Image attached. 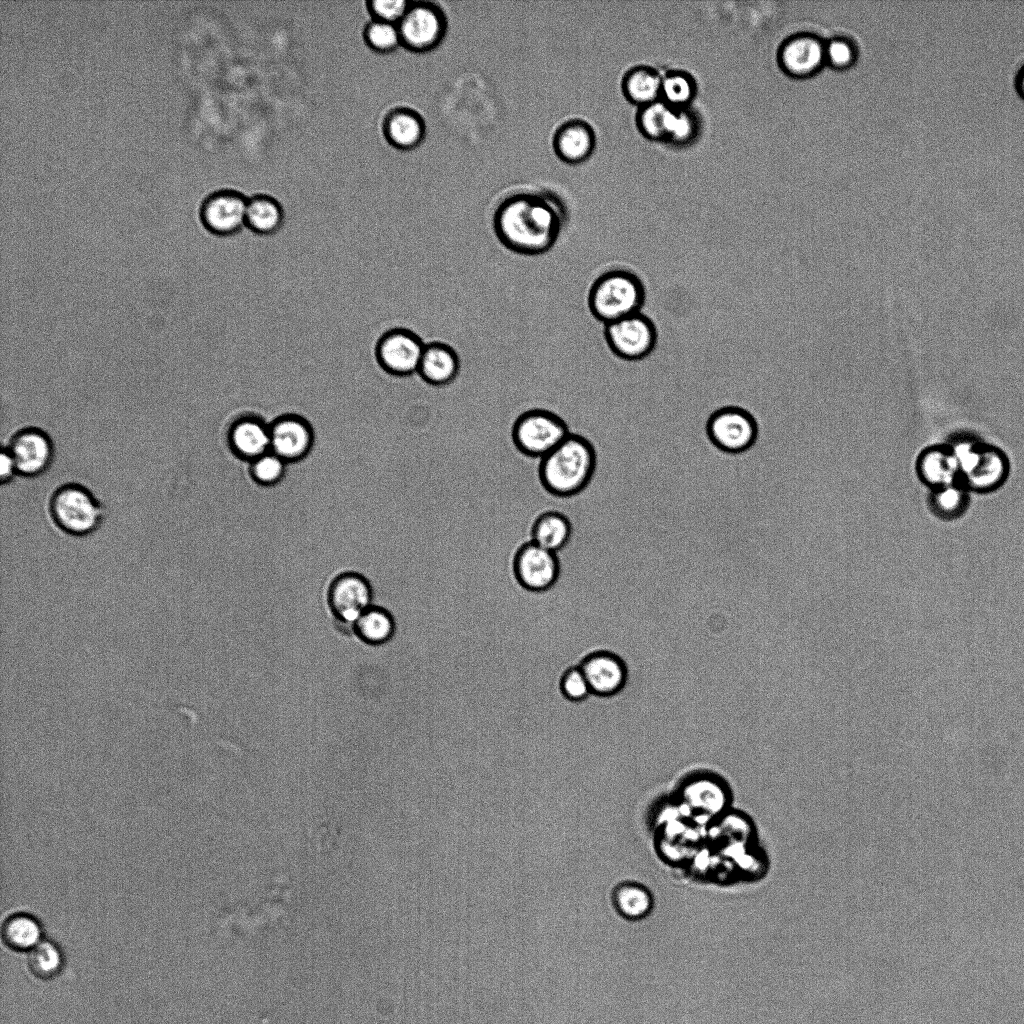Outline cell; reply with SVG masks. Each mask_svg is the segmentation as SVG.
<instances>
[{
    "label": "cell",
    "mask_w": 1024,
    "mask_h": 1024,
    "mask_svg": "<svg viewBox=\"0 0 1024 1024\" xmlns=\"http://www.w3.org/2000/svg\"><path fill=\"white\" fill-rule=\"evenodd\" d=\"M27 964L35 977L49 980L61 971L63 956L56 944L41 940L28 952Z\"/></svg>",
    "instance_id": "d6a6232c"
},
{
    "label": "cell",
    "mask_w": 1024,
    "mask_h": 1024,
    "mask_svg": "<svg viewBox=\"0 0 1024 1024\" xmlns=\"http://www.w3.org/2000/svg\"><path fill=\"white\" fill-rule=\"evenodd\" d=\"M248 199L231 189L211 192L202 200L199 208L203 227L219 237L238 233L246 226Z\"/></svg>",
    "instance_id": "5bb4252c"
},
{
    "label": "cell",
    "mask_w": 1024,
    "mask_h": 1024,
    "mask_svg": "<svg viewBox=\"0 0 1024 1024\" xmlns=\"http://www.w3.org/2000/svg\"><path fill=\"white\" fill-rule=\"evenodd\" d=\"M0 480L1 484H8L18 475L16 465L6 446L2 448L0 455Z\"/></svg>",
    "instance_id": "ab89813d"
},
{
    "label": "cell",
    "mask_w": 1024,
    "mask_h": 1024,
    "mask_svg": "<svg viewBox=\"0 0 1024 1024\" xmlns=\"http://www.w3.org/2000/svg\"><path fill=\"white\" fill-rule=\"evenodd\" d=\"M697 94L694 77L684 70H672L662 75L661 100L673 108H686Z\"/></svg>",
    "instance_id": "f1b7e54d"
},
{
    "label": "cell",
    "mask_w": 1024,
    "mask_h": 1024,
    "mask_svg": "<svg viewBox=\"0 0 1024 1024\" xmlns=\"http://www.w3.org/2000/svg\"><path fill=\"white\" fill-rule=\"evenodd\" d=\"M284 222V211L280 203L267 195L248 199L246 227L252 232L269 236L277 233Z\"/></svg>",
    "instance_id": "4316f807"
},
{
    "label": "cell",
    "mask_w": 1024,
    "mask_h": 1024,
    "mask_svg": "<svg viewBox=\"0 0 1024 1024\" xmlns=\"http://www.w3.org/2000/svg\"><path fill=\"white\" fill-rule=\"evenodd\" d=\"M701 121L691 108H673L664 143L675 147L692 144L699 136Z\"/></svg>",
    "instance_id": "1f68e13d"
},
{
    "label": "cell",
    "mask_w": 1024,
    "mask_h": 1024,
    "mask_svg": "<svg viewBox=\"0 0 1024 1024\" xmlns=\"http://www.w3.org/2000/svg\"><path fill=\"white\" fill-rule=\"evenodd\" d=\"M556 156L565 163L576 165L585 162L596 147V133L585 120L573 118L560 124L552 139Z\"/></svg>",
    "instance_id": "d6986e66"
},
{
    "label": "cell",
    "mask_w": 1024,
    "mask_h": 1024,
    "mask_svg": "<svg viewBox=\"0 0 1024 1024\" xmlns=\"http://www.w3.org/2000/svg\"><path fill=\"white\" fill-rule=\"evenodd\" d=\"M373 591L369 581L360 573L344 572L329 585L327 602L330 612L344 632L353 626L372 604Z\"/></svg>",
    "instance_id": "8fae6325"
},
{
    "label": "cell",
    "mask_w": 1024,
    "mask_h": 1024,
    "mask_svg": "<svg viewBox=\"0 0 1024 1024\" xmlns=\"http://www.w3.org/2000/svg\"><path fill=\"white\" fill-rule=\"evenodd\" d=\"M604 337L615 356L639 361L653 352L658 333L652 319L641 311L604 325Z\"/></svg>",
    "instance_id": "9c48e42d"
},
{
    "label": "cell",
    "mask_w": 1024,
    "mask_h": 1024,
    "mask_svg": "<svg viewBox=\"0 0 1024 1024\" xmlns=\"http://www.w3.org/2000/svg\"><path fill=\"white\" fill-rule=\"evenodd\" d=\"M425 344L412 330L390 329L376 344L377 363L389 375L410 376L417 373Z\"/></svg>",
    "instance_id": "4fadbf2b"
},
{
    "label": "cell",
    "mask_w": 1024,
    "mask_h": 1024,
    "mask_svg": "<svg viewBox=\"0 0 1024 1024\" xmlns=\"http://www.w3.org/2000/svg\"><path fill=\"white\" fill-rule=\"evenodd\" d=\"M383 128L387 141L401 150L416 148L426 135L423 117L417 111L407 107L391 111L384 121Z\"/></svg>",
    "instance_id": "7402d4cb"
},
{
    "label": "cell",
    "mask_w": 1024,
    "mask_h": 1024,
    "mask_svg": "<svg viewBox=\"0 0 1024 1024\" xmlns=\"http://www.w3.org/2000/svg\"><path fill=\"white\" fill-rule=\"evenodd\" d=\"M2 939L14 951H30L41 941V927L38 921L23 913L9 916L2 926Z\"/></svg>",
    "instance_id": "83f0119b"
},
{
    "label": "cell",
    "mask_w": 1024,
    "mask_h": 1024,
    "mask_svg": "<svg viewBox=\"0 0 1024 1024\" xmlns=\"http://www.w3.org/2000/svg\"><path fill=\"white\" fill-rule=\"evenodd\" d=\"M561 692L570 701L579 702L588 699L591 689L580 667H572L565 672L560 684Z\"/></svg>",
    "instance_id": "8d00e7d4"
},
{
    "label": "cell",
    "mask_w": 1024,
    "mask_h": 1024,
    "mask_svg": "<svg viewBox=\"0 0 1024 1024\" xmlns=\"http://www.w3.org/2000/svg\"><path fill=\"white\" fill-rule=\"evenodd\" d=\"M964 490L965 488L960 485L934 490L931 500L933 510L943 516L961 513L966 505Z\"/></svg>",
    "instance_id": "d590c367"
},
{
    "label": "cell",
    "mask_w": 1024,
    "mask_h": 1024,
    "mask_svg": "<svg viewBox=\"0 0 1024 1024\" xmlns=\"http://www.w3.org/2000/svg\"><path fill=\"white\" fill-rule=\"evenodd\" d=\"M411 2L404 0L396 1H371L368 3V9L373 15V19L385 21L389 23L399 24L407 10L410 7Z\"/></svg>",
    "instance_id": "74e56055"
},
{
    "label": "cell",
    "mask_w": 1024,
    "mask_h": 1024,
    "mask_svg": "<svg viewBox=\"0 0 1024 1024\" xmlns=\"http://www.w3.org/2000/svg\"><path fill=\"white\" fill-rule=\"evenodd\" d=\"M662 75L654 68L639 65L627 70L621 90L628 102L639 107L661 100Z\"/></svg>",
    "instance_id": "d4e9b609"
},
{
    "label": "cell",
    "mask_w": 1024,
    "mask_h": 1024,
    "mask_svg": "<svg viewBox=\"0 0 1024 1024\" xmlns=\"http://www.w3.org/2000/svg\"><path fill=\"white\" fill-rule=\"evenodd\" d=\"M1017 89L1020 95L1024 98V65L1017 76Z\"/></svg>",
    "instance_id": "60d3db41"
},
{
    "label": "cell",
    "mask_w": 1024,
    "mask_h": 1024,
    "mask_svg": "<svg viewBox=\"0 0 1024 1024\" xmlns=\"http://www.w3.org/2000/svg\"><path fill=\"white\" fill-rule=\"evenodd\" d=\"M395 630L392 614L383 607L371 605L358 618L352 632L368 645L381 646L392 639Z\"/></svg>",
    "instance_id": "484cf974"
},
{
    "label": "cell",
    "mask_w": 1024,
    "mask_h": 1024,
    "mask_svg": "<svg viewBox=\"0 0 1024 1024\" xmlns=\"http://www.w3.org/2000/svg\"><path fill=\"white\" fill-rule=\"evenodd\" d=\"M952 448L958 462L959 484L963 488L989 490L1007 478L1008 460L994 447L979 442H962Z\"/></svg>",
    "instance_id": "ba28073f"
},
{
    "label": "cell",
    "mask_w": 1024,
    "mask_h": 1024,
    "mask_svg": "<svg viewBox=\"0 0 1024 1024\" xmlns=\"http://www.w3.org/2000/svg\"><path fill=\"white\" fill-rule=\"evenodd\" d=\"M613 903L620 915L628 919H638L649 913L652 897L644 886L626 882L615 889Z\"/></svg>",
    "instance_id": "f546056e"
},
{
    "label": "cell",
    "mask_w": 1024,
    "mask_h": 1024,
    "mask_svg": "<svg viewBox=\"0 0 1024 1024\" xmlns=\"http://www.w3.org/2000/svg\"><path fill=\"white\" fill-rule=\"evenodd\" d=\"M572 532V523L564 513L548 510L539 514L533 521L530 541L557 553L567 546Z\"/></svg>",
    "instance_id": "cb8c5ba5"
},
{
    "label": "cell",
    "mask_w": 1024,
    "mask_h": 1024,
    "mask_svg": "<svg viewBox=\"0 0 1024 1024\" xmlns=\"http://www.w3.org/2000/svg\"><path fill=\"white\" fill-rule=\"evenodd\" d=\"M6 448L12 456L18 475L34 478L46 473L55 457L54 443L47 432L38 427H25L15 432Z\"/></svg>",
    "instance_id": "9a60e30c"
},
{
    "label": "cell",
    "mask_w": 1024,
    "mask_h": 1024,
    "mask_svg": "<svg viewBox=\"0 0 1024 1024\" xmlns=\"http://www.w3.org/2000/svg\"><path fill=\"white\" fill-rule=\"evenodd\" d=\"M227 441L238 458L252 462L270 451V430L260 417L244 415L229 427Z\"/></svg>",
    "instance_id": "ffe728a7"
},
{
    "label": "cell",
    "mask_w": 1024,
    "mask_h": 1024,
    "mask_svg": "<svg viewBox=\"0 0 1024 1024\" xmlns=\"http://www.w3.org/2000/svg\"><path fill=\"white\" fill-rule=\"evenodd\" d=\"M512 571L515 580L523 589L532 593H542L557 583L561 565L557 553L529 540L515 551Z\"/></svg>",
    "instance_id": "7c38bea8"
},
{
    "label": "cell",
    "mask_w": 1024,
    "mask_h": 1024,
    "mask_svg": "<svg viewBox=\"0 0 1024 1024\" xmlns=\"http://www.w3.org/2000/svg\"><path fill=\"white\" fill-rule=\"evenodd\" d=\"M646 290L641 278L625 268L600 274L590 286L587 303L591 315L604 325L641 312Z\"/></svg>",
    "instance_id": "3957f363"
},
{
    "label": "cell",
    "mask_w": 1024,
    "mask_h": 1024,
    "mask_svg": "<svg viewBox=\"0 0 1024 1024\" xmlns=\"http://www.w3.org/2000/svg\"><path fill=\"white\" fill-rule=\"evenodd\" d=\"M852 49L848 43L833 39L825 44V58L836 67L848 65L852 60Z\"/></svg>",
    "instance_id": "f35d334b"
},
{
    "label": "cell",
    "mask_w": 1024,
    "mask_h": 1024,
    "mask_svg": "<svg viewBox=\"0 0 1024 1024\" xmlns=\"http://www.w3.org/2000/svg\"><path fill=\"white\" fill-rule=\"evenodd\" d=\"M460 372V357L449 344L432 341L425 344L417 374L429 385L443 387L451 384Z\"/></svg>",
    "instance_id": "44dd1931"
},
{
    "label": "cell",
    "mask_w": 1024,
    "mask_h": 1024,
    "mask_svg": "<svg viewBox=\"0 0 1024 1024\" xmlns=\"http://www.w3.org/2000/svg\"><path fill=\"white\" fill-rule=\"evenodd\" d=\"M270 451L286 463L304 459L314 444V431L307 419L284 414L269 424Z\"/></svg>",
    "instance_id": "2e32d148"
},
{
    "label": "cell",
    "mask_w": 1024,
    "mask_h": 1024,
    "mask_svg": "<svg viewBox=\"0 0 1024 1024\" xmlns=\"http://www.w3.org/2000/svg\"><path fill=\"white\" fill-rule=\"evenodd\" d=\"M918 471L933 490L960 485L958 463L952 447H933L924 452L919 459Z\"/></svg>",
    "instance_id": "603a6c76"
},
{
    "label": "cell",
    "mask_w": 1024,
    "mask_h": 1024,
    "mask_svg": "<svg viewBox=\"0 0 1024 1024\" xmlns=\"http://www.w3.org/2000/svg\"><path fill=\"white\" fill-rule=\"evenodd\" d=\"M49 512L54 524L64 533L85 537L96 532L104 522L101 501L86 486L69 482L52 493Z\"/></svg>",
    "instance_id": "5b68a950"
},
{
    "label": "cell",
    "mask_w": 1024,
    "mask_h": 1024,
    "mask_svg": "<svg viewBox=\"0 0 1024 1024\" xmlns=\"http://www.w3.org/2000/svg\"><path fill=\"white\" fill-rule=\"evenodd\" d=\"M565 220V210L557 200L544 193L522 191L498 204L493 214V230L507 250L538 256L555 246Z\"/></svg>",
    "instance_id": "6da1fadb"
},
{
    "label": "cell",
    "mask_w": 1024,
    "mask_h": 1024,
    "mask_svg": "<svg viewBox=\"0 0 1024 1024\" xmlns=\"http://www.w3.org/2000/svg\"><path fill=\"white\" fill-rule=\"evenodd\" d=\"M673 107L662 100L638 108L636 126L645 138L665 142Z\"/></svg>",
    "instance_id": "4dcf8cb0"
},
{
    "label": "cell",
    "mask_w": 1024,
    "mask_h": 1024,
    "mask_svg": "<svg viewBox=\"0 0 1024 1024\" xmlns=\"http://www.w3.org/2000/svg\"><path fill=\"white\" fill-rule=\"evenodd\" d=\"M367 45L377 52H390L402 45L398 24L373 19L365 28Z\"/></svg>",
    "instance_id": "836d02e7"
},
{
    "label": "cell",
    "mask_w": 1024,
    "mask_h": 1024,
    "mask_svg": "<svg viewBox=\"0 0 1024 1024\" xmlns=\"http://www.w3.org/2000/svg\"><path fill=\"white\" fill-rule=\"evenodd\" d=\"M592 694L616 697L626 688L629 668L622 655L612 651L595 652L580 665Z\"/></svg>",
    "instance_id": "ac0fdd59"
},
{
    "label": "cell",
    "mask_w": 1024,
    "mask_h": 1024,
    "mask_svg": "<svg viewBox=\"0 0 1024 1024\" xmlns=\"http://www.w3.org/2000/svg\"><path fill=\"white\" fill-rule=\"evenodd\" d=\"M825 61V44L817 36L806 32L787 37L777 52L780 69L793 78L813 75Z\"/></svg>",
    "instance_id": "e0dca14e"
},
{
    "label": "cell",
    "mask_w": 1024,
    "mask_h": 1024,
    "mask_svg": "<svg viewBox=\"0 0 1024 1024\" xmlns=\"http://www.w3.org/2000/svg\"><path fill=\"white\" fill-rule=\"evenodd\" d=\"M671 795L682 813L696 820L714 821L732 808L731 785L721 774L709 769L684 774Z\"/></svg>",
    "instance_id": "277c9868"
},
{
    "label": "cell",
    "mask_w": 1024,
    "mask_h": 1024,
    "mask_svg": "<svg viewBox=\"0 0 1024 1024\" xmlns=\"http://www.w3.org/2000/svg\"><path fill=\"white\" fill-rule=\"evenodd\" d=\"M402 45L407 49L423 53L438 47L448 27L443 9L436 3L411 2L409 9L398 24Z\"/></svg>",
    "instance_id": "30bf717a"
},
{
    "label": "cell",
    "mask_w": 1024,
    "mask_h": 1024,
    "mask_svg": "<svg viewBox=\"0 0 1024 1024\" xmlns=\"http://www.w3.org/2000/svg\"><path fill=\"white\" fill-rule=\"evenodd\" d=\"M597 452L585 436L571 433L540 459L538 478L546 492L558 498L581 493L592 481Z\"/></svg>",
    "instance_id": "7a4b0ae2"
},
{
    "label": "cell",
    "mask_w": 1024,
    "mask_h": 1024,
    "mask_svg": "<svg viewBox=\"0 0 1024 1024\" xmlns=\"http://www.w3.org/2000/svg\"><path fill=\"white\" fill-rule=\"evenodd\" d=\"M759 422L746 408L729 405L712 411L705 422L709 442L726 454H742L758 441Z\"/></svg>",
    "instance_id": "52a82bcc"
},
{
    "label": "cell",
    "mask_w": 1024,
    "mask_h": 1024,
    "mask_svg": "<svg viewBox=\"0 0 1024 1024\" xmlns=\"http://www.w3.org/2000/svg\"><path fill=\"white\" fill-rule=\"evenodd\" d=\"M250 464V474L253 480L263 486H272L283 479L287 463L269 451Z\"/></svg>",
    "instance_id": "e575fe53"
},
{
    "label": "cell",
    "mask_w": 1024,
    "mask_h": 1024,
    "mask_svg": "<svg viewBox=\"0 0 1024 1024\" xmlns=\"http://www.w3.org/2000/svg\"><path fill=\"white\" fill-rule=\"evenodd\" d=\"M569 434V427L562 417L541 408L521 413L511 429L515 448L526 457L539 459L551 452Z\"/></svg>",
    "instance_id": "8992f818"
}]
</instances>
